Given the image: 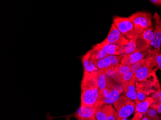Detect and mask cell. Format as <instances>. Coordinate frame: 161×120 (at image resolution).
Instances as JSON below:
<instances>
[{"instance_id":"1","label":"cell","mask_w":161,"mask_h":120,"mask_svg":"<svg viewBox=\"0 0 161 120\" xmlns=\"http://www.w3.org/2000/svg\"><path fill=\"white\" fill-rule=\"evenodd\" d=\"M97 73L88 74L84 72L80 85V106H94L96 104L100 92L97 78Z\"/></svg>"},{"instance_id":"2","label":"cell","mask_w":161,"mask_h":120,"mask_svg":"<svg viewBox=\"0 0 161 120\" xmlns=\"http://www.w3.org/2000/svg\"><path fill=\"white\" fill-rule=\"evenodd\" d=\"M123 92V86L107 77V86L99 92L98 100L95 104L97 109L105 105H111L115 102Z\"/></svg>"},{"instance_id":"3","label":"cell","mask_w":161,"mask_h":120,"mask_svg":"<svg viewBox=\"0 0 161 120\" xmlns=\"http://www.w3.org/2000/svg\"><path fill=\"white\" fill-rule=\"evenodd\" d=\"M156 74H152L142 82H136L137 101H144L159 89L160 83Z\"/></svg>"},{"instance_id":"4","label":"cell","mask_w":161,"mask_h":120,"mask_svg":"<svg viewBox=\"0 0 161 120\" xmlns=\"http://www.w3.org/2000/svg\"><path fill=\"white\" fill-rule=\"evenodd\" d=\"M128 18L133 23L136 35L142 34L146 30L153 28V17L150 13L137 12Z\"/></svg>"},{"instance_id":"5","label":"cell","mask_w":161,"mask_h":120,"mask_svg":"<svg viewBox=\"0 0 161 120\" xmlns=\"http://www.w3.org/2000/svg\"><path fill=\"white\" fill-rule=\"evenodd\" d=\"M158 50H161L154 49L153 55L147 58L143 65L136 71L135 75L136 82H142L150 75L153 73H156L158 68L155 62L154 56Z\"/></svg>"},{"instance_id":"6","label":"cell","mask_w":161,"mask_h":120,"mask_svg":"<svg viewBox=\"0 0 161 120\" xmlns=\"http://www.w3.org/2000/svg\"><path fill=\"white\" fill-rule=\"evenodd\" d=\"M114 106L118 116L121 118H127L133 113L135 110V102L125 96H121L114 103Z\"/></svg>"},{"instance_id":"7","label":"cell","mask_w":161,"mask_h":120,"mask_svg":"<svg viewBox=\"0 0 161 120\" xmlns=\"http://www.w3.org/2000/svg\"><path fill=\"white\" fill-rule=\"evenodd\" d=\"M113 23L122 35L128 40L132 39L136 35L133 23L129 18L115 17L113 18Z\"/></svg>"},{"instance_id":"8","label":"cell","mask_w":161,"mask_h":120,"mask_svg":"<svg viewBox=\"0 0 161 120\" xmlns=\"http://www.w3.org/2000/svg\"><path fill=\"white\" fill-rule=\"evenodd\" d=\"M128 42L129 40L122 35L113 23L106 38L100 43L102 44H114L122 46L125 45Z\"/></svg>"},{"instance_id":"9","label":"cell","mask_w":161,"mask_h":120,"mask_svg":"<svg viewBox=\"0 0 161 120\" xmlns=\"http://www.w3.org/2000/svg\"><path fill=\"white\" fill-rule=\"evenodd\" d=\"M153 52L154 49L152 48L147 51L134 52L130 55H126L122 58L121 64L125 65H132L142 60L151 56Z\"/></svg>"},{"instance_id":"10","label":"cell","mask_w":161,"mask_h":120,"mask_svg":"<svg viewBox=\"0 0 161 120\" xmlns=\"http://www.w3.org/2000/svg\"><path fill=\"white\" fill-rule=\"evenodd\" d=\"M153 20L154 22V35L151 42V47L153 49L161 50V18L157 12L154 13Z\"/></svg>"},{"instance_id":"11","label":"cell","mask_w":161,"mask_h":120,"mask_svg":"<svg viewBox=\"0 0 161 120\" xmlns=\"http://www.w3.org/2000/svg\"><path fill=\"white\" fill-rule=\"evenodd\" d=\"M97 108L95 106H80L74 114L77 120H96V113Z\"/></svg>"},{"instance_id":"12","label":"cell","mask_w":161,"mask_h":120,"mask_svg":"<svg viewBox=\"0 0 161 120\" xmlns=\"http://www.w3.org/2000/svg\"><path fill=\"white\" fill-rule=\"evenodd\" d=\"M122 85L123 86L124 95L132 101L136 102L137 99L136 87L135 77L133 78L131 81Z\"/></svg>"},{"instance_id":"13","label":"cell","mask_w":161,"mask_h":120,"mask_svg":"<svg viewBox=\"0 0 161 120\" xmlns=\"http://www.w3.org/2000/svg\"><path fill=\"white\" fill-rule=\"evenodd\" d=\"M82 60L84 66V72L88 74H95L98 72L96 65L91 58L90 50L83 56Z\"/></svg>"},{"instance_id":"14","label":"cell","mask_w":161,"mask_h":120,"mask_svg":"<svg viewBox=\"0 0 161 120\" xmlns=\"http://www.w3.org/2000/svg\"><path fill=\"white\" fill-rule=\"evenodd\" d=\"M153 103H154L152 97H150L142 102L136 101L135 102V112H140L142 114H145Z\"/></svg>"},{"instance_id":"15","label":"cell","mask_w":161,"mask_h":120,"mask_svg":"<svg viewBox=\"0 0 161 120\" xmlns=\"http://www.w3.org/2000/svg\"><path fill=\"white\" fill-rule=\"evenodd\" d=\"M115 109L111 105H105L98 108L96 113V120H106Z\"/></svg>"},{"instance_id":"16","label":"cell","mask_w":161,"mask_h":120,"mask_svg":"<svg viewBox=\"0 0 161 120\" xmlns=\"http://www.w3.org/2000/svg\"><path fill=\"white\" fill-rule=\"evenodd\" d=\"M90 50L91 58L95 63L108 55L104 50L99 47L97 45L94 46Z\"/></svg>"},{"instance_id":"17","label":"cell","mask_w":161,"mask_h":120,"mask_svg":"<svg viewBox=\"0 0 161 120\" xmlns=\"http://www.w3.org/2000/svg\"><path fill=\"white\" fill-rule=\"evenodd\" d=\"M100 48L104 50L108 55L120 56V46L114 44H97Z\"/></svg>"},{"instance_id":"18","label":"cell","mask_w":161,"mask_h":120,"mask_svg":"<svg viewBox=\"0 0 161 120\" xmlns=\"http://www.w3.org/2000/svg\"><path fill=\"white\" fill-rule=\"evenodd\" d=\"M95 64L98 71H105L111 68L112 67H114L112 65L111 60L109 59L108 56L97 61Z\"/></svg>"},{"instance_id":"19","label":"cell","mask_w":161,"mask_h":120,"mask_svg":"<svg viewBox=\"0 0 161 120\" xmlns=\"http://www.w3.org/2000/svg\"><path fill=\"white\" fill-rule=\"evenodd\" d=\"M97 78L99 91H101L104 90L107 86V76H106L104 72L99 71L97 73Z\"/></svg>"},{"instance_id":"20","label":"cell","mask_w":161,"mask_h":120,"mask_svg":"<svg viewBox=\"0 0 161 120\" xmlns=\"http://www.w3.org/2000/svg\"><path fill=\"white\" fill-rule=\"evenodd\" d=\"M116 68L119 75L120 76H123L126 73L131 71L132 67H131V65H125L120 64L116 66Z\"/></svg>"},{"instance_id":"21","label":"cell","mask_w":161,"mask_h":120,"mask_svg":"<svg viewBox=\"0 0 161 120\" xmlns=\"http://www.w3.org/2000/svg\"><path fill=\"white\" fill-rule=\"evenodd\" d=\"M145 115L150 119V120H159V117L157 115V112L156 110L150 108Z\"/></svg>"},{"instance_id":"22","label":"cell","mask_w":161,"mask_h":120,"mask_svg":"<svg viewBox=\"0 0 161 120\" xmlns=\"http://www.w3.org/2000/svg\"><path fill=\"white\" fill-rule=\"evenodd\" d=\"M148 57L142 60L139 61V62H137V63H135V64L131 65V67H132L131 71H132L133 73H134L135 75V73H136V71L143 65L145 63Z\"/></svg>"},{"instance_id":"23","label":"cell","mask_w":161,"mask_h":120,"mask_svg":"<svg viewBox=\"0 0 161 120\" xmlns=\"http://www.w3.org/2000/svg\"><path fill=\"white\" fill-rule=\"evenodd\" d=\"M135 77V74L133 73L132 71L128 72L125 75H123L121 76L122 79V84L127 83L129 81H131L133 78Z\"/></svg>"},{"instance_id":"24","label":"cell","mask_w":161,"mask_h":120,"mask_svg":"<svg viewBox=\"0 0 161 120\" xmlns=\"http://www.w3.org/2000/svg\"><path fill=\"white\" fill-rule=\"evenodd\" d=\"M108 58L111 60L112 65L113 66H116L120 64V62L121 61L123 57L119 55H108Z\"/></svg>"},{"instance_id":"25","label":"cell","mask_w":161,"mask_h":120,"mask_svg":"<svg viewBox=\"0 0 161 120\" xmlns=\"http://www.w3.org/2000/svg\"><path fill=\"white\" fill-rule=\"evenodd\" d=\"M151 97L153 98L154 103H161V86H160V88L157 91L152 94Z\"/></svg>"},{"instance_id":"26","label":"cell","mask_w":161,"mask_h":120,"mask_svg":"<svg viewBox=\"0 0 161 120\" xmlns=\"http://www.w3.org/2000/svg\"><path fill=\"white\" fill-rule=\"evenodd\" d=\"M154 58L158 69L161 71V50H158L157 51L154 56Z\"/></svg>"},{"instance_id":"27","label":"cell","mask_w":161,"mask_h":120,"mask_svg":"<svg viewBox=\"0 0 161 120\" xmlns=\"http://www.w3.org/2000/svg\"><path fill=\"white\" fill-rule=\"evenodd\" d=\"M118 116L117 112L115 109H114L112 113L108 116L106 120H117Z\"/></svg>"},{"instance_id":"28","label":"cell","mask_w":161,"mask_h":120,"mask_svg":"<svg viewBox=\"0 0 161 120\" xmlns=\"http://www.w3.org/2000/svg\"><path fill=\"white\" fill-rule=\"evenodd\" d=\"M151 108L156 110L157 113L161 114V103H155L151 105Z\"/></svg>"},{"instance_id":"29","label":"cell","mask_w":161,"mask_h":120,"mask_svg":"<svg viewBox=\"0 0 161 120\" xmlns=\"http://www.w3.org/2000/svg\"><path fill=\"white\" fill-rule=\"evenodd\" d=\"M143 117V114L140 112L135 113L134 116L131 120H142Z\"/></svg>"},{"instance_id":"30","label":"cell","mask_w":161,"mask_h":120,"mask_svg":"<svg viewBox=\"0 0 161 120\" xmlns=\"http://www.w3.org/2000/svg\"><path fill=\"white\" fill-rule=\"evenodd\" d=\"M150 2L156 6H161V0H151Z\"/></svg>"},{"instance_id":"31","label":"cell","mask_w":161,"mask_h":120,"mask_svg":"<svg viewBox=\"0 0 161 120\" xmlns=\"http://www.w3.org/2000/svg\"><path fill=\"white\" fill-rule=\"evenodd\" d=\"M142 120H150V119L145 115L143 117L142 119Z\"/></svg>"},{"instance_id":"32","label":"cell","mask_w":161,"mask_h":120,"mask_svg":"<svg viewBox=\"0 0 161 120\" xmlns=\"http://www.w3.org/2000/svg\"><path fill=\"white\" fill-rule=\"evenodd\" d=\"M117 120H127L126 118H121V117H119L118 116V118H117Z\"/></svg>"}]
</instances>
